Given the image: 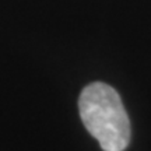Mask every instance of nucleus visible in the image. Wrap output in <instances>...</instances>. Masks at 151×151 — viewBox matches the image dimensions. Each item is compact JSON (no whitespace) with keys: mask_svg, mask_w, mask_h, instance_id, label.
I'll list each match as a JSON object with an SVG mask.
<instances>
[{"mask_svg":"<svg viewBox=\"0 0 151 151\" xmlns=\"http://www.w3.org/2000/svg\"><path fill=\"white\" fill-rule=\"evenodd\" d=\"M81 120L104 151H124L130 141V122L119 94L105 83H92L78 99Z\"/></svg>","mask_w":151,"mask_h":151,"instance_id":"nucleus-1","label":"nucleus"}]
</instances>
